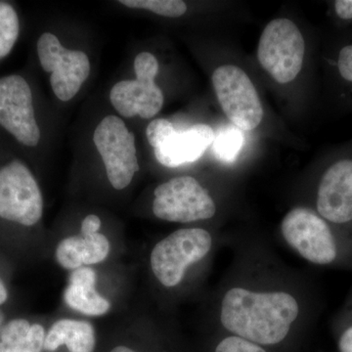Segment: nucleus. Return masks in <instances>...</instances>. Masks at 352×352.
Here are the masks:
<instances>
[{
  "label": "nucleus",
  "mask_w": 352,
  "mask_h": 352,
  "mask_svg": "<svg viewBox=\"0 0 352 352\" xmlns=\"http://www.w3.org/2000/svg\"><path fill=\"white\" fill-rule=\"evenodd\" d=\"M153 212L170 222L199 221L212 219L217 206L207 190L192 176H177L155 190Z\"/></svg>",
  "instance_id": "8"
},
{
  "label": "nucleus",
  "mask_w": 352,
  "mask_h": 352,
  "mask_svg": "<svg viewBox=\"0 0 352 352\" xmlns=\"http://www.w3.org/2000/svg\"><path fill=\"white\" fill-rule=\"evenodd\" d=\"M212 85L222 110L241 131H252L263 119L258 91L249 76L236 66H221L212 74Z\"/></svg>",
  "instance_id": "12"
},
{
  "label": "nucleus",
  "mask_w": 352,
  "mask_h": 352,
  "mask_svg": "<svg viewBox=\"0 0 352 352\" xmlns=\"http://www.w3.org/2000/svg\"><path fill=\"white\" fill-rule=\"evenodd\" d=\"M4 325V314L0 311V331H1L2 327Z\"/></svg>",
  "instance_id": "29"
},
{
  "label": "nucleus",
  "mask_w": 352,
  "mask_h": 352,
  "mask_svg": "<svg viewBox=\"0 0 352 352\" xmlns=\"http://www.w3.org/2000/svg\"><path fill=\"white\" fill-rule=\"evenodd\" d=\"M82 237L83 265H94L100 263L108 258L111 244L108 238L102 233L80 235Z\"/></svg>",
  "instance_id": "20"
},
{
  "label": "nucleus",
  "mask_w": 352,
  "mask_h": 352,
  "mask_svg": "<svg viewBox=\"0 0 352 352\" xmlns=\"http://www.w3.org/2000/svg\"><path fill=\"white\" fill-rule=\"evenodd\" d=\"M36 51L41 68L50 73V85L57 98L73 99L89 76V58L80 50L65 48L55 34L44 32L39 36Z\"/></svg>",
  "instance_id": "10"
},
{
  "label": "nucleus",
  "mask_w": 352,
  "mask_h": 352,
  "mask_svg": "<svg viewBox=\"0 0 352 352\" xmlns=\"http://www.w3.org/2000/svg\"><path fill=\"white\" fill-rule=\"evenodd\" d=\"M94 142L111 185L116 190L126 188L140 170L134 134L119 117L107 116L95 129Z\"/></svg>",
  "instance_id": "7"
},
{
  "label": "nucleus",
  "mask_w": 352,
  "mask_h": 352,
  "mask_svg": "<svg viewBox=\"0 0 352 352\" xmlns=\"http://www.w3.org/2000/svg\"><path fill=\"white\" fill-rule=\"evenodd\" d=\"M339 349L340 352H352V322L340 333Z\"/></svg>",
  "instance_id": "26"
},
{
  "label": "nucleus",
  "mask_w": 352,
  "mask_h": 352,
  "mask_svg": "<svg viewBox=\"0 0 352 352\" xmlns=\"http://www.w3.org/2000/svg\"><path fill=\"white\" fill-rule=\"evenodd\" d=\"M244 134L237 126H228L220 129L214 133L212 141V151L214 156L221 162L232 163L244 144Z\"/></svg>",
  "instance_id": "18"
},
{
  "label": "nucleus",
  "mask_w": 352,
  "mask_h": 352,
  "mask_svg": "<svg viewBox=\"0 0 352 352\" xmlns=\"http://www.w3.org/2000/svg\"><path fill=\"white\" fill-rule=\"evenodd\" d=\"M317 212L337 226L352 223V160L336 162L324 171L316 199Z\"/></svg>",
  "instance_id": "13"
},
{
  "label": "nucleus",
  "mask_w": 352,
  "mask_h": 352,
  "mask_svg": "<svg viewBox=\"0 0 352 352\" xmlns=\"http://www.w3.org/2000/svg\"><path fill=\"white\" fill-rule=\"evenodd\" d=\"M101 227V219L97 215L89 214L82 220V235L97 233Z\"/></svg>",
  "instance_id": "24"
},
{
  "label": "nucleus",
  "mask_w": 352,
  "mask_h": 352,
  "mask_svg": "<svg viewBox=\"0 0 352 352\" xmlns=\"http://www.w3.org/2000/svg\"><path fill=\"white\" fill-rule=\"evenodd\" d=\"M19 15L12 4L0 1V60L8 56L19 38Z\"/></svg>",
  "instance_id": "17"
},
{
  "label": "nucleus",
  "mask_w": 352,
  "mask_h": 352,
  "mask_svg": "<svg viewBox=\"0 0 352 352\" xmlns=\"http://www.w3.org/2000/svg\"><path fill=\"white\" fill-rule=\"evenodd\" d=\"M305 54V39L295 23L282 18L266 25L259 39L258 58L277 82L295 80L302 71Z\"/></svg>",
  "instance_id": "5"
},
{
  "label": "nucleus",
  "mask_w": 352,
  "mask_h": 352,
  "mask_svg": "<svg viewBox=\"0 0 352 352\" xmlns=\"http://www.w3.org/2000/svg\"><path fill=\"white\" fill-rule=\"evenodd\" d=\"M135 80L116 83L110 101L118 113L126 118L151 119L164 106V94L155 82L159 73L157 58L150 52L139 53L134 60Z\"/></svg>",
  "instance_id": "6"
},
{
  "label": "nucleus",
  "mask_w": 352,
  "mask_h": 352,
  "mask_svg": "<svg viewBox=\"0 0 352 352\" xmlns=\"http://www.w3.org/2000/svg\"><path fill=\"white\" fill-rule=\"evenodd\" d=\"M8 300V291H7L6 285L0 278V305H4Z\"/></svg>",
  "instance_id": "27"
},
{
  "label": "nucleus",
  "mask_w": 352,
  "mask_h": 352,
  "mask_svg": "<svg viewBox=\"0 0 352 352\" xmlns=\"http://www.w3.org/2000/svg\"><path fill=\"white\" fill-rule=\"evenodd\" d=\"M0 127L24 147L34 148L41 142L34 94L23 76L0 78Z\"/></svg>",
  "instance_id": "9"
},
{
  "label": "nucleus",
  "mask_w": 352,
  "mask_h": 352,
  "mask_svg": "<svg viewBox=\"0 0 352 352\" xmlns=\"http://www.w3.org/2000/svg\"><path fill=\"white\" fill-rule=\"evenodd\" d=\"M43 198L36 177L20 159L0 166V219L25 227L36 226Z\"/></svg>",
  "instance_id": "3"
},
{
  "label": "nucleus",
  "mask_w": 352,
  "mask_h": 352,
  "mask_svg": "<svg viewBox=\"0 0 352 352\" xmlns=\"http://www.w3.org/2000/svg\"><path fill=\"white\" fill-rule=\"evenodd\" d=\"M55 256L57 263L65 270H76L82 267V237L65 238L57 245Z\"/></svg>",
  "instance_id": "21"
},
{
  "label": "nucleus",
  "mask_w": 352,
  "mask_h": 352,
  "mask_svg": "<svg viewBox=\"0 0 352 352\" xmlns=\"http://www.w3.org/2000/svg\"><path fill=\"white\" fill-rule=\"evenodd\" d=\"M284 239L303 258L318 265H331L342 258V247L330 222L307 208H296L284 217Z\"/></svg>",
  "instance_id": "2"
},
{
  "label": "nucleus",
  "mask_w": 352,
  "mask_h": 352,
  "mask_svg": "<svg viewBox=\"0 0 352 352\" xmlns=\"http://www.w3.org/2000/svg\"><path fill=\"white\" fill-rule=\"evenodd\" d=\"M63 344L68 347L69 352H94V326L87 321L74 319H61L55 322L46 333L44 349L53 352Z\"/></svg>",
  "instance_id": "15"
},
{
  "label": "nucleus",
  "mask_w": 352,
  "mask_h": 352,
  "mask_svg": "<svg viewBox=\"0 0 352 352\" xmlns=\"http://www.w3.org/2000/svg\"><path fill=\"white\" fill-rule=\"evenodd\" d=\"M338 69L340 76L346 82L352 83V44L344 46L338 57Z\"/></svg>",
  "instance_id": "23"
},
{
  "label": "nucleus",
  "mask_w": 352,
  "mask_h": 352,
  "mask_svg": "<svg viewBox=\"0 0 352 352\" xmlns=\"http://www.w3.org/2000/svg\"><path fill=\"white\" fill-rule=\"evenodd\" d=\"M111 352H136L135 351H133V349H129V347L124 346H119L117 347H115V349H112V351Z\"/></svg>",
  "instance_id": "28"
},
{
  "label": "nucleus",
  "mask_w": 352,
  "mask_h": 352,
  "mask_svg": "<svg viewBox=\"0 0 352 352\" xmlns=\"http://www.w3.org/2000/svg\"><path fill=\"white\" fill-rule=\"evenodd\" d=\"M212 245V236L205 229L176 230L153 249L150 256L153 273L166 288L177 286L187 268L205 258Z\"/></svg>",
  "instance_id": "4"
},
{
  "label": "nucleus",
  "mask_w": 352,
  "mask_h": 352,
  "mask_svg": "<svg viewBox=\"0 0 352 352\" xmlns=\"http://www.w3.org/2000/svg\"><path fill=\"white\" fill-rule=\"evenodd\" d=\"M45 330L25 319H13L0 331V352H43Z\"/></svg>",
  "instance_id": "16"
},
{
  "label": "nucleus",
  "mask_w": 352,
  "mask_h": 352,
  "mask_svg": "<svg viewBox=\"0 0 352 352\" xmlns=\"http://www.w3.org/2000/svg\"><path fill=\"white\" fill-rule=\"evenodd\" d=\"M215 352H266L259 344L238 336L226 338L219 342Z\"/></svg>",
  "instance_id": "22"
},
{
  "label": "nucleus",
  "mask_w": 352,
  "mask_h": 352,
  "mask_svg": "<svg viewBox=\"0 0 352 352\" xmlns=\"http://www.w3.org/2000/svg\"><path fill=\"white\" fill-rule=\"evenodd\" d=\"M298 311L296 298L285 292L256 293L233 288L222 300L220 320L226 330L238 337L271 346L288 336Z\"/></svg>",
  "instance_id": "1"
},
{
  "label": "nucleus",
  "mask_w": 352,
  "mask_h": 352,
  "mask_svg": "<svg viewBox=\"0 0 352 352\" xmlns=\"http://www.w3.org/2000/svg\"><path fill=\"white\" fill-rule=\"evenodd\" d=\"M122 6L133 9H145L164 17L178 18L184 15L187 6L180 0H120Z\"/></svg>",
  "instance_id": "19"
},
{
  "label": "nucleus",
  "mask_w": 352,
  "mask_h": 352,
  "mask_svg": "<svg viewBox=\"0 0 352 352\" xmlns=\"http://www.w3.org/2000/svg\"><path fill=\"white\" fill-rule=\"evenodd\" d=\"M96 273L90 267L74 270L68 287L64 292V300L69 307L88 316H102L107 314L111 303L95 289Z\"/></svg>",
  "instance_id": "14"
},
{
  "label": "nucleus",
  "mask_w": 352,
  "mask_h": 352,
  "mask_svg": "<svg viewBox=\"0 0 352 352\" xmlns=\"http://www.w3.org/2000/svg\"><path fill=\"white\" fill-rule=\"evenodd\" d=\"M146 135L157 162L168 168H176L200 159L212 144L214 131L203 124L177 131L170 120L157 119L150 122Z\"/></svg>",
  "instance_id": "11"
},
{
  "label": "nucleus",
  "mask_w": 352,
  "mask_h": 352,
  "mask_svg": "<svg viewBox=\"0 0 352 352\" xmlns=\"http://www.w3.org/2000/svg\"><path fill=\"white\" fill-rule=\"evenodd\" d=\"M335 11L342 20H352V0H338L335 2Z\"/></svg>",
  "instance_id": "25"
}]
</instances>
